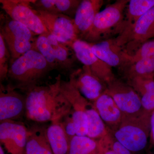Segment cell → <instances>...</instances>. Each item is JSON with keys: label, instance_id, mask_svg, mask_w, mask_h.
<instances>
[{"label": "cell", "instance_id": "obj_1", "mask_svg": "<svg viewBox=\"0 0 154 154\" xmlns=\"http://www.w3.org/2000/svg\"><path fill=\"white\" fill-rule=\"evenodd\" d=\"M61 80L58 75L54 83L36 86L25 94L27 119L37 123L52 122L71 111V105L60 91Z\"/></svg>", "mask_w": 154, "mask_h": 154}, {"label": "cell", "instance_id": "obj_2", "mask_svg": "<svg viewBox=\"0 0 154 154\" xmlns=\"http://www.w3.org/2000/svg\"><path fill=\"white\" fill-rule=\"evenodd\" d=\"M52 70L43 56L36 50H31L10 64L8 84L12 88L26 94Z\"/></svg>", "mask_w": 154, "mask_h": 154}, {"label": "cell", "instance_id": "obj_3", "mask_svg": "<svg viewBox=\"0 0 154 154\" xmlns=\"http://www.w3.org/2000/svg\"><path fill=\"white\" fill-rule=\"evenodd\" d=\"M151 114L145 112L134 116H124L119 125L110 131L130 151L133 153L142 151L147 144Z\"/></svg>", "mask_w": 154, "mask_h": 154}, {"label": "cell", "instance_id": "obj_4", "mask_svg": "<svg viewBox=\"0 0 154 154\" xmlns=\"http://www.w3.org/2000/svg\"><path fill=\"white\" fill-rule=\"evenodd\" d=\"M129 2V0H117L99 12L91 30L83 40L90 43H96L108 39L107 37L112 33L119 34Z\"/></svg>", "mask_w": 154, "mask_h": 154}, {"label": "cell", "instance_id": "obj_5", "mask_svg": "<svg viewBox=\"0 0 154 154\" xmlns=\"http://www.w3.org/2000/svg\"><path fill=\"white\" fill-rule=\"evenodd\" d=\"M0 34L2 35L13 61L31 50H36L37 36L26 26L1 14Z\"/></svg>", "mask_w": 154, "mask_h": 154}, {"label": "cell", "instance_id": "obj_6", "mask_svg": "<svg viewBox=\"0 0 154 154\" xmlns=\"http://www.w3.org/2000/svg\"><path fill=\"white\" fill-rule=\"evenodd\" d=\"M36 49L43 56L52 70L72 72L77 60L68 45L58 40L50 33L37 36Z\"/></svg>", "mask_w": 154, "mask_h": 154}, {"label": "cell", "instance_id": "obj_7", "mask_svg": "<svg viewBox=\"0 0 154 154\" xmlns=\"http://www.w3.org/2000/svg\"><path fill=\"white\" fill-rule=\"evenodd\" d=\"M154 37V7L129 28L114 38L116 44L131 55L146 42Z\"/></svg>", "mask_w": 154, "mask_h": 154}, {"label": "cell", "instance_id": "obj_8", "mask_svg": "<svg viewBox=\"0 0 154 154\" xmlns=\"http://www.w3.org/2000/svg\"><path fill=\"white\" fill-rule=\"evenodd\" d=\"M31 0H0L1 8L11 19L22 23L37 36L49 33Z\"/></svg>", "mask_w": 154, "mask_h": 154}, {"label": "cell", "instance_id": "obj_9", "mask_svg": "<svg viewBox=\"0 0 154 154\" xmlns=\"http://www.w3.org/2000/svg\"><path fill=\"white\" fill-rule=\"evenodd\" d=\"M105 93L113 98L125 116H134L146 112L137 92L131 86L122 80L115 77L107 83Z\"/></svg>", "mask_w": 154, "mask_h": 154}, {"label": "cell", "instance_id": "obj_10", "mask_svg": "<svg viewBox=\"0 0 154 154\" xmlns=\"http://www.w3.org/2000/svg\"><path fill=\"white\" fill-rule=\"evenodd\" d=\"M36 11L48 33L58 40L70 46L74 42L79 39L74 19L62 14Z\"/></svg>", "mask_w": 154, "mask_h": 154}, {"label": "cell", "instance_id": "obj_11", "mask_svg": "<svg viewBox=\"0 0 154 154\" xmlns=\"http://www.w3.org/2000/svg\"><path fill=\"white\" fill-rule=\"evenodd\" d=\"M69 81L86 99L93 103L107 88V84L84 65L70 73Z\"/></svg>", "mask_w": 154, "mask_h": 154}, {"label": "cell", "instance_id": "obj_12", "mask_svg": "<svg viewBox=\"0 0 154 154\" xmlns=\"http://www.w3.org/2000/svg\"><path fill=\"white\" fill-rule=\"evenodd\" d=\"M26 95L7 84L0 83V122L19 121L25 116Z\"/></svg>", "mask_w": 154, "mask_h": 154}, {"label": "cell", "instance_id": "obj_13", "mask_svg": "<svg viewBox=\"0 0 154 154\" xmlns=\"http://www.w3.org/2000/svg\"><path fill=\"white\" fill-rule=\"evenodd\" d=\"M29 128L19 121L0 122V142L9 154H25Z\"/></svg>", "mask_w": 154, "mask_h": 154}, {"label": "cell", "instance_id": "obj_14", "mask_svg": "<svg viewBox=\"0 0 154 154\" xmlns=\"http://www.w3.org/2000/svg\"><path fill=\"white\" fill-rule=\"evenodd\" d=\"M70 47L77 60L83 65L89 67L94 74L106 84L115 78L112 68L94 54L89 42L78 39L72 43Z\"/></svg>", "mask_w": 154, "mask_h": 154}, {"label": "cell", "instance_id": "obj_15", "mask_svg": "<svg viewBox=\"0 0 154 154\" xmlns=\"http://www.w3.org/2000/svg\"><path fill=\"white\" fill-rule=\"evenodd\" d=\"M89 43L94 54L111 67L117 68L120 70L128 63L127 53L123 48L116 44L114 38Z\"/></svg>", "mask_w": 154, "mask_h": 154}, {"label": "cell", "instance_id": "obj_16", "mask_svg": "<svg viewBox=\"0 0 154 154\" xmlns=\"http://www.w3.org/2000/svg\"><path fill=\"white\" fill-rule=\"evenodd\" d=\"M104 3L103 0H82L74 18L79 39L83 40L91 30L95 17Z\"/></svg>", "mask_w": 154, "mask_h": 154}, {"label": "cell", "instance_id": "obj_17", "mask_svg": "<svg viewBox=\"0 0 154 154\" xmlns=\"http://www.w3.org/2000/svg\"><path fill=\"white\" fill-rule=\"evenodd\" d=\"M93 104L110 131L114 130L121 123L124 115L113 98L107 93L102 94Z\"/></svg>", "mask_w": 154, "mask_h": 154}, {"label": "cell", "instance_id": "obj_18", "mask_svg": "<svg viewBox=\"0 0 154 154\" xmlns=\"http://www.w3.org/2000/svg\"><path fill=\"white\" fill-rule=\"evenodd\" d=\"M82 0H31L34 9L54 14H62L74 19Z\"/></svg>", "mask_w": 154, "mask_h": 154}, {"label": "cell", "instance_id": "obj_19", "mask_svg": "<svg viewBox=\"0 0 154 154\" xmlns=\"http://www.w3.org/2000/svg\"><path fill=\"white\" fill-rule=\"evenodd\" d=\"M25 154H54L46 137V128L36 124L29 128Z\"/></svg>", "mask_w": 154, "mask_h": 154}, {"label": "cell", "instance_id": "obj_20", "mask_svg": "<svg viewBox=\"0 0 154 154\" xmlns=\"http://www.w3.org/2000/svg\"><path fill=\"white\" fill-rule=\"evenodd\" d=\"M46 135L54 154H69L70 141L59 121L51 122Z\"/></svg>", "mask_w": 154, "mask_h": 154}, {"label": "cell", "instance_id": "obj_21", "mask_svg": "<svg viewBox=\"0 0 154 154\" xmlns=\"http://www.w3.org/2000/svg\"><path fill=\"white\" fill-rule=\"evenodd\" d=\"M127 83L139 95L145 111L151 113L154 110V79L136 78Z\"/></svg>", "mask_w": 154, "mask_h": 154}, {"label": "cell", "instance_id": "obj_22", "mask_svg": "<svg viewBox=\"0 0 154 154\" xmlns=\"http://www.w3.org/2000/svg\"><path fill=\"white\" fill-rule=\"evenodd\" d=\"M153 7L154 0L129 1L125 9L124 21L119 33L134 25L140 18Z\"/></svg>", "mask_w": 154, "mask_h": 154}, {"label": "cell", "instance_id": "obj_23", "mask_svg": "<svg viewBox=\"0 0 154 154\" xmlns=\"http://www.w3.org/2000/svg\"><path fill=\"white\" fill-rule=\"evenodd\" d=\"M119 71L127 82L138 78L154 79V60H140L127 64Z\"/></svg>", "mask_w": 154, "mask_h": 154}, {"label": "cell", "instance_id": "obj_24", "mask_svg": "<svg viewBox=\"0 0 154 154\" xmlns=\"http://www.w3.org/2000/svg\"><path fill=\"white\" fill-rule=\"evenodd\" d=\"M88 117V129L87 136L93 139L99 140L107 134L108 129L99 113L91 103L86 110Z\"/></svg>", "mask_w": 154, "mask_h": 154}, {"label": "cell", "instance_id": "obj_25", "mask_svg": "<svg viewBox=\"0 0 154 154\" xmlns=\"http://www.w3.org/2000/svg\"><path fill=\"white\" fill-rule=\"evenodd\" d=\"M69 154H101L98 140L75 136L70 141Z\"/></svg>", "mask_w": 154, "mask_h": 154}, {"label": "cell", "instance_id": "obj_26", "mask_svg": "<svg viewBox=\"0 0 154 154\" xmlns=\"http://www.w3.org/2000/svg\"><path fill=\"white\" fill-rule=\"evenodd\" d=\"M98 143L101 154H134L117 140L109 129Z\"/></svg>", "mask_w": 154, "mask_h": 154}, {"label": "cell", "instance_id": "obj_27", "mask_svg": "<svg viewBox=\"0 0 154 154\" xmlns=\"http://www.w3.org/2000/svg\"><path fill=\"white\" fill-rule=\"evenodd\" d=\"M126 59L128 63L142 59L154 60V40L146 42L131 55L127 54Z\"/></svg>", "mask_w": 154, "mask_h": 154}, {"label": "cell", "instance_id": "obj_28", "mask_svg": "<svg viewBox=\"0 0 154 154\" xmlns=\"http://www.w3.org/2000/svg\"><path fill=\"white\" fill-rule=\"evenodd\" d=\"M11 60L10 53L0 34V83L7 80Z\"/></svg>", "mask_w": 154, "mask_h": 154}, {"label": "cell", "instance_id": "obj_29", "mask_svg": "<svg viewBox=\"0 0 154 154\" xmlns=\"http://www.w3.org/2000/svg\"><path fill=\"white\" fill-rule=\"evenodd\" d=\"M63 128L70 141L76 136V131L72 115V109L69 113L64 116L59 120Z\"/></svg>", "mask_w": 154, "mask_h": 154}, {"label": "cell", "instance_id": "obj_30", "mask_svg": "<svg viewBox=\"0 0 154 154\" xmlns=\"http://www.w3.org/2000/svg\"><path fill=\"white\" fill-rule=\"evenodd\" d=\"M150 126L152 139L154 142V110L151 114Z\"/></svg>", "mask_w": 154, "mask_h": 154}, {"label": "cell", "instance_id": "obj_31", "mask_svg": "<svg viewBox=\"0 0 154 154\" xmlns=\"http://www.w3.org/2000/svg\"><path fill=\"white\" fill-rule=\"evenodd\" d=\"M0 154H6L4 150L3 146L1 144L0 145Z\"/></svg>", "mask_w": 154, "mask_h": 154}]
</instances>
